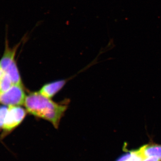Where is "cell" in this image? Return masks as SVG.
<instances>
[{
  "instance_id": "cell-1",
  "label": "cell",
  "mask_w": 161,
  "mask_h": 161,
  "mask_svg": "<svg viewBox=\"0 0 161 161\" xmlns=\"http://www.w3.org/2000/svg\"><path fill=\"white\" fill-rule=\"evenodd\" d=\"M24 106L30 114L48 121L57 129L68 108L67 104L57 103L39 92L26 95Z\"/></svg>"
},
{
  "instance_id": "cell-2",
  "label": "cell",
  "mask_w": 161,
  "mask_h": 161,
  "mask_svg": "<svg viewBox=\"0 0 161 161\" xmlns=\"http://www.w3.org/2000/svg\"><path fill=\"white\" fill-rule=\"evenodd\" d=\"M27 111L21 106H0V132L2 140L21 125Z\"/></svg>"
},
{
  "instance_id": "cell-3",
  "label": "cell",
  "mask_w": 161,
  "mask_h": 161,
  "mask_svg": "<svg viewBox=\"0 0 161 161\" xmlns=\"http://www.w3.org/2000/svg\"><path fill=\"white\" fill-rule=\"evenodd\" d=\"M8 25H6L5 48L3 57L0 59V69L9 76L13 84L23 86L15 58L21 41L13 47H9L8 39Z\"/></svg>"
},
{
  "instance_id": "cell-4",
  "label": "cell",
  "mask_w": 161,
  "mask_h": 161,
  "mask_svg": "<svg viewBox=\"0 0 161 161\" xmlns=\"http://www.w3.org/2000/svg\"><path fill=\"white\" fill-rule=\"evenodd\" d=\"M26 93L23 86L14 84L9 90L0 92V103L6 106L24 105Z\"/></svg>"
},
{
  "instance_id": "cell-5",
  "label": "cell",
  "mask_w": 161,
  "mask_h": 161,
  "mask_svg": "<svg viewBox=\"0 0 161 161\" xmlns=\"http://www.w3.org/2000/svg\"><path fill=\"white\" fill-rule=\"evenodd\" d=\"M66 82V80H60L47 83L41 87L39 92L45 97L51 98L62 89Z\"/></svg>"
},
{
  "instance_id": "cell-6",
  "label": "cell",
  "mask_w": 161,
  "mask_h": 161,
  "mask_svg": "<svg viewBox=\"0 0 161 161\" xmlns=\"http://www.w3.org/2000/svg\"><path fill=\"white\" fill-rule=\"evenodd\" d=\"M138 150L144 158L154 157L161 161V145L148 144L141 147Z\"/></svg>"
},
{
  "instance_id": "cell-7",
  "label": "cell",
  "mask_w": 161,
  "mask_h": 161,
  "mask_svg": "<svg viewBox=\"0 0 161 161\" xmlns=\"http://www.w3.org/2000/svg\"><path fill=\"white\" fill-rule=\"evenodd\" d=\"M13 85L9 76L4 73L3 77L0 79V92H6Z\"/></svg>"
},
{
  "instance_id": "cell-8",
  "label": "cell",
  "mask_w": 161,
  "mask_h": 161,
  "mask_svg": "<svg viewBox=\"0 0 161 161\" xmlns=\"http://www.w3.org/2000/svg\"><path fill=\"white\" fill-rule=\"evenodd\" d=\"M142 161H161L158 158L154 157L146 158Z\"/></svg>"
},
{
  "instance_id": "cell-9",
  "label": "cell",
  "mask_w": 161,
  "mask_h": 161,
  "mask_svg": "<svg viewBox=\"0 0 161 161\" xmlns=\"http://www.w3.org/2000/svg\"><path fill=\"white\" fill-rule=\"evenodd\" d=\"M3 74H4V72L0 69V79H1L2 77H3Z\"/></svg>"
},
{
  "instance_id": "cell-10",
  "label": "cell",
  "mask_w": 161,
  "mask_h": 161,
  "mask_svg": "<svg viewBox=\"0 0 161 161\" xmlns=\"http://www.w3.org/2000/svg\"></svg>"
}]
</instances>
